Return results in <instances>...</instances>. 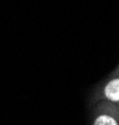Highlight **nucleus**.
Segmentation results:
<instances>
[{
	"label": "nucleus",
	"instance_id": "2",
	"mask_svg": "<svg viewBox=\"0 0 119 125\" xmlns=\"http://www.w3.org/2000/svg\"><path fill=\"white\" fill-rule=\"evenodd\" d=\"M93 125H119L118 120L109 114H100L96 118Z\"/></svg>",
	"mask_w": 119,
	"mask_h": 125
},
{
	"label": "nucleus",
	"instance_id": "1",
	"mask_svg": "<svg viewBox=\"0 0 119 125\" xmlns=\"http://www.w3.org/2000/svg\"><path fill=\"white\" fill-rule=\"evenodd\" d=\"M104 97L110 102H119V78H114L104 87Z\"/></svg>",
	"mask_w": 119,
	"mask_h": 125
}]
</instances>
